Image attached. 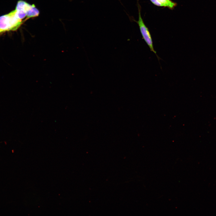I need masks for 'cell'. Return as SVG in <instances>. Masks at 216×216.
Segmentation results:
<instances>
[{
  "instance_id": "obj_1",
  "label": "cell",
  "mask_w": 216,
  "mask_h": 216,
  "mask_svg": "<svg viewBox=\"0 0 216 216\" xmlns=\"http://www.w3.org/2000/svg\"><path fill=\"white\" fill-rule=\"evenodd\" d=\"M25 21L19 19L15 10L0 16V29L5 32L17 30Z\"/></svg>"
},
{
  "instance_id": "obj_2",
  "label": "cell",
  "mask_w": 216,
  "mask_h": 216,
  "mask_svg": "<svg viewBox=\"0 0 216 216\" xmlns=\"http://www.w3.org/2000/svg\"><path fill=\"white\" fill-rule=\"evenodd\" d=\"M138 20L137 21H135L138 24L140 33L144 39L147 45L149 47L150 51L153 52L156 56L158 60L160 58L157 55L156 52L155 50L153 44V42L152 36L148 28L145 24L141 15L140 7L138 4Z\"/></svg>"
},
{
  "instance_id": "obj_3",
  "label": "cell",
  "mask_w": 216,
  "mask_h": 216,
  "mask_svg": "<svg viewBox=\"0 0 216 216\" xmlns=\"http://www.w3.org/2000/svg\"><path fill=\"white\" fill-rule=\"evenodd\" d=\"M15 9L24 11L26 15L27 20L38 16L39 14V10L34 4H31L22 0L17 2Z\"/></svg>"
},
{
  "instance_id": "obj_4",
  "label": "cell",
  "mask_w": 216,
  "mask_h": 216,
  "mask_svg": "<svg viewBox=\"0 0 216 216\" xmlns=\"http://www.w3.org/2000/svg\"><path fill=\"white\" fill-rule=\"evenodd\" d=\"M154 5L158 7H167L172 10L177 5V3L171 0H150Z\"/></svg>"
},
{
  "instance_id": "obj_5",
  "label": "cell",
  "mask_w": 216,
  "mask_h": 216,
  "mask_svg": "<svg viewBox=\"0 0 216 216\" xmlns=\"http://www.w3.org/2000/svg\"><path fill=\"white\" fill-rule=\"evenodd\" d=\"M4 32L2 30L0 29V34Z\"/></svg>"
}]
</instances>
